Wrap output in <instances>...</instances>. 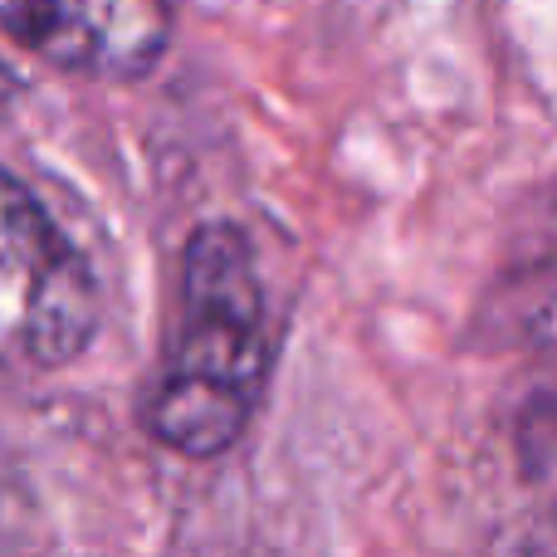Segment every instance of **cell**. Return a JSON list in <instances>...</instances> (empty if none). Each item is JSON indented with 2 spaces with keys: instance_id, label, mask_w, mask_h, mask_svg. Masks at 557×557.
Here are the masks:
<instances>
[{
  "instance_id": "2",
  "label": "cell",
  "mask_w": 557,
  "mask_h": 557,
  "mask_svg": "<svg viewBox=\"0 0 557 557\" xmlns=\"http://www.w3.org/2000/svg\"><path fill=\"white\" fill-rule=\"evenodd\" d=\"M0 304H5V352L25 367H64L94 343L103 298L54 215L20 176H5L0 211Z\"/></svg>"
},
{
  "instance_id": "3",
  "label": "cell",
  "mask_w": 557,
  "mask_h": 557,
  "mask_svg": "<svg viewBox=\"0 0 557 557\" xmlns=\"http://www.w3.org/2000/svg\"><path fill=\"white\" fill-rule=\"evenodd\" d=\"M5 35L84 78H143L172 45L166 0H0Z\"/></svg>"
},
{
  "instance_id": "1",
  "label": "cell",
  "mask_w": 557,
  "mask_h": 557,
  "mask_svg": "<svg viewBox=\"0 0 557 557\" xmlns=\"http://www.w3.org/2000/svg\"><path fill=\"white\" fill-rule=\"evenodd\" d=\"M274 367L270 294L250 235L206 221L186 235L176 308L143 421L166 450L211 460L245 435Z\"/></svg>"
},
{
  "instance_id": "5",
  "label": "cell",
  "mask_w": 557,
  "mask_h": 557,
  "mask_svg": "<svg viewBox=\"0 0 557 557\" xmlns=\"http://www.w3.org/2000/svg\"><path fill=\"white\" fill-rule=\"evenodd\" d=\"M529 313H533V323H539V333L548 337L543 347H553V352H557V260L543 270V284L533 288V308H529Z\"/></svg>"
},
{
  "instance_id": "4",
  "label": "cell",
  "mask_w": 557,
  "mask_h": 557,
  "mask_svg": "<svg viewBox=\"0 0 557 557\" xmlns=\"http://www.w3.org/2000/svg\"><path fill=\"white\" fill-rule=\"evenodd\" d=\"M484 557H557V474L504 523Z\"/></svg>"
}]
</instances>
